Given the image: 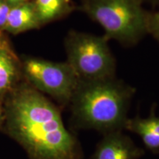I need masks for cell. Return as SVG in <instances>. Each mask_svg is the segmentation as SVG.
<instances>
[{
  "mask_svg": "<svg viewBox=\"0 0 159 159\" xmlns=\"http://www.w3.org/2000/svg\"><path fill=\"white\" fill-rule=\"evenodd\" d=\"M11 7L6 2L0 1V27H5Z\"/></svg>",
  "mask_w": 159,
  "mask_h": 159,
  "instance_id": "cell-12",
  "label": "cell"
},
{
  "mask_svg": "<svg viewBox=\"0 0 159 159\" xmlns=\"http://www.w3.org/2000/svg\"><path fill=\"white\" fill-rule=\"evenodd\" d=\"M81 1H82V0H81Z\"/></svg>",
  "mask_w": 159,
  "mask_h": 159,
  "instance_id": "cell-16",
  "label": "cell"
},
{
  "mask_svg": "<svg viewBox=\"0 0 159 159\" xmlns=\"http://www.w3.org/2000/svg\"><path fill=\"white\" fill-rule=\"evenodd\" d=\"M144 1H145V0H144ZM146 1H148V2L151 3L154 6H159V0H146Z\"/></svg>",
  "mask_w": 159,
  "mask_h": 159,
  "instance_id": "cell-15",
  "label": "cell"
},
{
  "mask_svg": "<svg viewBox=\"0 0 159 159\" xmlns=\"http://www.w3.org/2000/svg\"><path fill=\"white\" fill-rule=\"evenodd\" d=\"M40 25L34 3L25 2L12 6L4 28L17 33L38 28Z\"/></svg>",
  "mask_w": 159,
  "mask_h": 159,
  "instance_id": "cell-8",
  "label": "cell"
},
{
  "mask_svg": "<svg viewBox=\"0 0 159 159\" xmlns=\"http://www.w3.org/2000/svg\"><path fill=\"white\" fill-rule=\"evenodd\" d=\"M79 10L104 29L105 35L121 44H136L148 35L149 12L144 0H82Z\"/></svg>",
  "mask_w": 159,
  "mask_h": 159,
  "instance_id": "cell-3",
  "label": "cell"
},
{
  "mask_svg": "<svg viewBox=\"0 0 159 159\" xmlns=\"http://www.w3.org/2000/svg\"><path fill=\"white\" fill-rule=\"evenodd\" d=\"M28 0H6V2L8 3L9 5H18V4L20 3H23L25 2H27Z\"/></svg>",
  "mask_w": 159,
  "mask_h": 159,
  "instance_id": "cell-13",
  "label": "cell"
},
{
  "mask_svg": "<svg viewBox=\"0 0 159 159\" xmlns=\"http://www.w3.org/2000/svg\"><path fill=\"white\" fill-rule=\"evenodd\" d=\"M105 35L71 30L65 40L67 61L80 80L116 76V59Z\"/></svg>",
  "mask_w": 159,
  "mask_h": 159,
  "instance_id": "cell-4",
  "label": "cell"
},
{
  "mask_svg": "<svg viewBox=\"0 0 159 159\" xmlns=\"http://www.w3.org/2000/svg\"><path fill=\"white\" fill-rule=\"evenodd\" d=\"M136 89L116 76L80 80L70 103L71 125L103 134L122 130Z\"/></svg>",
  "mask_w": 159,
  "mask_h": 159,
  "instance_id": "cell-2",
  "label": "cell"
},
{
  "mask_svg": "<svg viewBox=\"0 0 159 159\" xmlns=\"http://www.w3.org/2000/svg\"><path fill=\"white\" fill-rule=\"evenodd\" d=\"M4 119H5V111L3 110L2 107L0 105V126L2 124Z\"/></svg>",
  "mask_w": 159,
  "mask_h": 159,
  "instance_id": "cell-14",
  "label": "cell"
},
{
  "mask_svg": "<svg viewBox=\"0 0 159 159\" xmlns=\"http://www.w3.org/2000/svg\"><path fill=\"white\" fill-rule=\"evenodd\" d=\"M144 151L122 130L103 134L89 159H139Z\"/></svg>",
  "mask_w": 159,
  "mask_h": 159,
  "instance_id": "cell-6",
  "label": "cell"
},
{
  "mask_svg": "<svg viewBox=\"0 0 159 159\" xmlns=\"http://www.w3.org/2000/svg\"><path fill=\"white\" fill-rule=\"evenodd\" d=\"M124 129L138 135L144 146L154 154L159 153V116L156 114V106H152L147 118H128Z\"/></svg>",
  "mask_w": 159,
  "mask_h": 159,
  "instance_id": "cell-7",
  "label": "cell"
},
{
  "mask_svg": "<svg viewBox=\"0 0 159 159\" xmlns=\"http://www.w3.org/2000/svg\"><path fill=\"white\" fill-rule=\"evenodd\" d=\"M5 119L30 159H83L80 143L65 127L59 109L34 87L22 85L13 93Z\"/></svg>",
  "mask_w": 159,
  "mask_h": 159,
  "instance_id": "cell-1",
  "label": "cell"
},
{
  "mask_svg": "<svg viewBox=\"0 0 159 159\" xmlns=\"http://www.w3.org/2000/svg\"><path fill=\"white\" fill-rule=\"evenodd\" d=\"M14 59L5 49H0V96L11 88L16 77Z\"/></svg>",
  "mask_w": 159,
  "mask_h": 159,
  "instance_id": "cell-10",
  "label": "cell"
},
{
  "mask_svg": "<svg viewBox=\"0 0 159 159\" xmlns=\"http://www.w3.org/2000/svg\"><path fill=\"white\" fill-rule=\"evenodd\" d=\"M24 71L32 86L60 104L69 105L80 79L68 63L30 57L24 63Z\"/></svg>",
  "mask_w": 159,
  "mask_h": 159,
  "instance_id": "cell-5",
  "label": "cell"
},
{
  "mask_svg": "<svg viewBox=\"0 0 159 159\" xmlns=\"http://www.w3.org/2000/svg\"><path fill=\"white\" fill-rule=\"evenodd\" d=\"M148 33L159 43V11L149 12Z\"/></svg>",
  "mask_w": 159,
  "mask_h": 159,
  "instance_id": "cell-11",
  "label": "cell"
},
{
  "mask_svg": "<svg viewBox=\"0 0 159 159\" xmlns=\"http://www.w3.org/2000/svg\"><path fill=\"white\" fill-rule=\"evenodd\" d=\"M34 5L41 25L68 15L75 9L71 0H35Z\"/></svg>",
  "mask_w": 159,
  "mask_h": 159,
  "instance_id": "cell-9",
  "label": "cell"
}]
</instances>
